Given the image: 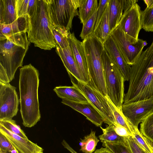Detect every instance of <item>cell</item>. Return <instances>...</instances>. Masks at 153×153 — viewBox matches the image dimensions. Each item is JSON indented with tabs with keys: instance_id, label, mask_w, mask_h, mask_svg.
Returning <instances> with one entry per match:
<instances>
[{
	"instance_id": "obj_1",
	"label": "cell",
	"mask_w": 153,
	"mask_h": 153,
	"mask_svg": "<svg viewBox=\"0 0 153 153\" xmlns=\"http://www.w3.org/2000/svg\"><path fill=\"white\" fill-rule=\"evenodd\" d=\"M129 81L123 103L153 97V40L131 66Z\"/></svg>"
},
{
	"instance_id": "obj_2",
	"label": "cell",
	"mask_w": 153,
	"mask_h": 153,
	"mask_svg": "<svg viewBox=\"0 0 153 153\" xmlns=\"http://www.w3.org/2000/svg\"><path fill=\"white\" fill-rule=\"evenodd\" d=\"M38 70L31 64L20 69L19 88L20 112L25 127L34 126L41 118L38 98Z\"/></svg>"
},
{
	"instance_id": "obj_3",
	"label": "cell",
	"mask_w": 153,
	"mask_h": 153,
	"mask_svg": "<svg viewBox=\"0 0 153 153\" xmlns=\"http://www.w3.org/2000/svg\"><path fill=\"white\" fill-rule=\"evenodd\" d=\"M30 43L26 32L0 40V82L10 83L14 79L17 69L22 67Z\"/></svg>"
},
{
	"instance_id": "obj_4",
	"label": "cell",
	"mask_w": 153,
	"mask_h": 153,
	"mask_svg": "<svg viewBox=\"0 0 153 153\" xmlns=\"http://www.w3.org/2000/svg\"><path fill=\"white\" fill-rule=\"evenodd\" d=\"M27 33L30 42L45 50L56 48L48 12L47 0H38L36 7L29 19Z\"/></svg>"
},
{
	"instance_id": "obj_5",
	"label": "cell",
	"mask_w": 153,
	"mask_h": 153,
	"mask_svg": "<svg viewBox=\"0 0 153 153\" xmlns=\"http://www.w3.org/2000/svg\"><path fill=\"white\" fill-rule=\"evenodd\" d=\"M87 64L89 81L104 97L107 93L105 82L102 54L103 43L91 33L82 41Z\"/></svg>"
},
{
	"instance_id": "obj_6",
	"label": "cell",
	"mask_w": 153,
	"mask_h": 153,
	"mask_svg": "<svg viewBox=\"0 0 153 153\" xmlns=\"http://www.w3.org/2000/svg\"><path fill=\"white\" fill-rule=\"evenodd\" d=\"M102 58L108 96L116 107L122 111L125 95L124 77L105 49L103 51Z\"/></svg>"
},
{
	"instance_id": "obj_7",
	"label": "cell",
	"mask_w": 153,
	"mask_h": 153,
	"mask_svg": "<svg viewBox=\"0 0 153 153\" xmlns=\"http://www.w3.org/2000/svg\"><path fill=\"white\" fill-rule=\"evenodd\" d=\"M51 25L70 30L81 0H47Z\"/></svg>"
},
{
	"instance_id": "obj_8",
	"label": "cell",
	"mask_w": 153,
	"mask_h": 153,
	"mask_svg": "<svg viewBox=\"0 0 153 153\" xmlns=\"http://www.w3.org/2000/svg\"><path fill=\"white\" fill-rule=\"evenodd\" d=\"M73 84L83 93L89 102L103 117L104 123L108 125L116 122L106 97L99 92L89 81L85 83L68 74Z\"/></svg>"
},
{
	"instance_id": "obj_9",
	"label": "cell",
	"mask_w": 153,
	"mask_h": 153,
	"mask_svg": "<svg viewBox=\"0 0 153 153\" xmlns=\"http://www.w3.org/2000/svg\"><path fill=\"white\" fill-rule=\"evenodd\" d=\"M110 35L126 62L130 66L134 64L143 52L144 47L147 44L146 41L140 39L136 43H132L119 25L111 33Z\"/></svg>"
},
{
	"instance_id": "obj_10",
	"label": "cell",
	"mask_w": 153,
	"mask_h": 153,
	"mask_svg": "<svg viewBox=\"0 0 153 153\" xmlns=\"http://www.w3.org/2000/svg\"><path fill=\"white\" fill-rule=\"evenodd\" d=\"M16 89L10 83L0 82V120L12 119L17 115L20 103Z\"/></svg>"
},
{
	"instance_id": "obj_11",
	"label": "cell",
	"mask_w": 153,
	"mask_h": 153,
	"mask_svg": "<svg viewBox=\"0 0 153 153\" xmlns=\"http://www.w3.org/2000/svg\"><path fill=\"white\" fill-rule=\"evenodd\" d=\"M140 7L137 3L124 13L119 26L124 32L128 39L132 43L137 42L142 28Z\"/></svg>"
},
{
	"instance_id": "obj_12",
	"label": "cell",
	"mask_w": 153,
	"mask_h": 153,
	"mask_svg": "<svg viewBox=\"0 0 153 153\" xmlns=\"http://www.w3.org/2000/svg\"><path fill=\"white\" fill-rule=\"evenodd\" d=\"M122 111L128 120L136 127L153 112V97L127 103H123Z\"/></svg>"
},
{
	"instance_id": "obj_13",
	"label": "cell",
	"mask_w": 153,
	"mask_h": 153,
	"mask_svg": "<svg viewBox=\"0 0 153 153\" xmlns=\"http://www.w3.org/2000/svg\"><path fill=\"white\" fill-rule=\"evenodd\" d=\"M0 133L9 140L19 153H43V148L37 143L11 132L0 124Z\"/></svg>"
},
{
	"instance_id": "obj_14",
	"label": "cell",
	"mask_w": 153,
	"mask_h": 153,
	"mask_svg": "<svg viewBox=\"0 0 153 153\" xmlns=\"http://www.w3.org/2000/svg\"><path fill=\"white\" fill-rule=\"evenodd\" d=\"M68 39L69 46L82 74L84 82L87 83L89 81L90 79L83 42L76 39L74 33H69Z\"/></svg>"
},
{
	"instance_id": "obj_15",
	"label": "cell",
	"mask_w": 153,
	"mask_h": 153,
	"mask_svg": "<svg viewBox=\"0 0 153 153\" xmlns=\"http://www.w3.org/2000/svg\"><path fill=\"white\" fill-rule=\"evenodd\" d=\"M136 0H109V16L111 33L119 25L124 13L129 9Z\"/></svg>"
},
{
	"instance_id": "obj_16",
	"label": "cell",
	"mask_w": 153,
	"mask_h": 153,
	"mask_svg": "<svg viewBox=\"0 0 153 153\" xmlns=\"http://www.w3.org/2000/svg\"><path fill=\"white\" fill-rule=\"evenodd\" d=\"M61 102L83 115L97 126L101 127L104 122L102 116L90 102H76L63 99Z\"/></svg>"
},
{
	"instance_id": "obj_17",
	"label": "cell",
	"mask_w": 153,
	"mask_h": 153,
	"mask_svg": "<svg viewBox=\"0 0 153 153\" xmlns=\"http://www.w3.org/2000/svg\"><path fill=\"white\" fill-rule=\"evenodd\" d=\"M103 45L105 50L122 73L125 81H129L131 66L126 62L110 35Z\"/></svg>"
},
{
	"instance_id": "obj_18",
	"label": "cell",
	"mask_w": 153,
	"mask_h": 153,
	"mask_svg": "<svg viewBox=\"0 0 153 153\" xmlns=\"http://www.w3.org/2000/svg\"><path fill=\"white\" fill-rule=\"evenodd\" d=\"M56 51L61 58L68 74H71L76 78L84 82L82 74L69 46L64 48L56 46Z\"/></svg>"
},
{
	"instance_id": "obj_19",
	"label": "cell",
	"mask_w": 153,
	"mask_h": 153,
	"mask_svg": "<svg viewBox=\"0 0 153 153\" xmlns=\"http://www.w3.org/2000/svg\"><path fill=\"white\" fill-rule=\"evenodd\" d=\"M29 17L26 14L17 19L9 25L0 24V40L7 37L27 31L29 27Z\"/></svg>"
},
{
	"instance_id": "obj_20",
	"label": "cell",
	"mask_w": 153,
	"mask_h": 153,
	"mask_svg": "<svg viewBox=\"0 0 153 153\" xmlns=\"http://www.w3.org/2000/svg\"><path fill=\"white\" fill-rule=\"evenodd\" d=\"M53 90L57 96L62 99L76 102H90L81 91L74 85L71 86H57Z\"/></svg>"
},
{
	"instance_id": "obj_21",
	"label": "cell",
	"mask_w": 153,
	"mask_h": 153,
	"mask_svg": "<svg viewBox=\"0 0 153 153\" xmlns=\"http://www.w3.org/2000/svg\"><path fill=\"white\" fill-rule=\"evenodd\" d=\"M16 0H0V24L9 25L17 19Z\"/></svg>"
},
{
	"instance_id": "obj_22",
	"label": "cell",
	"mask_w": 153,
	"mask_h": 153,
	"mask_svg": "<svg viewBox=\"0 0 153 153\" xmlns=\"http://www.w3.org/2000/svg\"><path fill=\"white\" fill-rule=\"evenodd\" d=\"M108 3L93 31L94 34L103 44L110 35Z\"/></svg>"
},
{
	"instance_id": "obj_23",
	"label": "cell",
	"mask_w": 153,
	"mask_h": 153,
	"mask_svg": "<svg viewBox=\"0 0 153 153\" xmlns=\"http://www.w3.org/2000/svg\"><path fill=\"white\" fill-rule=\"evenodd\" d=\"M98 5L97 0H81L78 16L83 25L97 9Z\"/></svg>"
},
{
	"instance_id": "obj_24",
	"label": "cell",
	"mask_w": 153,
	"mask_h": 153,
	"mask_svg": "<svg viewBox=\"0 0 153 153\" xmlns=\"http://www.w3.org/2000/svg\"><path fill=\"white\" fill-rule=\"evenodd\" d=\"M105 97L113 113L116 123L126 128L132 136V133L136 127L134 126L128 120L124 115L122 111L116 107L108 96Z\"/></svg>"
},
{
	"instance_id": "obj_25",
	"label": "cell",
	"mask_w": 153,
	"mask_h": 153,
	"mask_svg": "<svg viewBox=\"0 0 153 153\" xmlns=\"http://www.w3.org/2000/svg\"><path fill=\"white\" fill-rule=\"evenodd\" d=\"M56 46L62 48L69 46L68 36L70 30L51 25Z\"/></svg>"
},
{
	"instance_id": "obj_26",
	"label": "cell",
	"mask_w": 153,
	"mask_h": 153,
	"mask_svg": "<svg viewBox=\"0 0 153 153\" xmlns=\"http://www.w3.org/2000/svg\"><path fill=\"white\" fill-rule=\"evenodd\" d=\"M96 132L91 130L90 133L85 136L83 139H80L79 150L84 153H92L95 151L96 147L100 141L95 135Z\"/></svg>"
},
{
	"instance_id": "obj_27",
	"label": "cell",
	"mask_w": 153,
	"mask_h": 153,
	"mask_svg": "<svg viewBox=\"0 0 153 153\" xmlns=\"http://www.w3.org/2000/svg\"><path fill=\"white\" fill-rule=\"evenodd\" d=\"M103 134L99 136V138L102 143L105 142H119L125 143L127 140L125 137L118 135L115 131L112 124H111L105 128L100 127Z\"/></svg>"
},
{
	"instance_id": "obj_28",
	"label": "cell",
	"mask_w": 153,
	"mask_h": 153,
	"mask_svg": "<svg viewBox=\"0 0 153 153\" xmlns=\"http://www.w3.org/2000/svg\"><path fill=\"white\" fill-rule=\"evenodd\" d=\"M140 131L144 136L153 142V112L141 122Z\"/></svg>"
},
{
	"instance_id": "obj_29",
	"label": "cell",
	"mask_w": 153,
	"mask_h": 153,
	"mask_svg": "<svg viewBox=\"0 0 153 153\" xmlns=\"http://www.w3.org/2000/svg\"><path fill=\"white\" fill-rule=\"evenodd\" d=\"M142 28L147 32H153V5L141 11Z\"/></svg>"
},
{
	"instance_id": "obj_30",
	"label": "cell",
	"mask_w": 153,
	"mask_h": 153,
	"mask_svg": "<svg viewBox=\"0 0 153 153\" xmlns=\"http://www.w3.org/2000/svg\"><path fill=\"white\" fill-rule=\"evenodd\" d=\"M102 146L108 149L113 153H132L127 141L125 143L105 142L102 143Z\"/></svg>"
},
{
	"instance_id": "obj_31",
	"label": "cell",
	"mask_w": 153,
	"mask_h": 153,
	"mask_svg": "<svg viewBox=\"0 0 153 153\" xmlns=\"http://www.w3.org/2000/svg\"><path fill=\"white\" fill-rule=\"evenodd\" d=\"M97 9L85 23L83 25L80 36L83 40L88 36L91 33H93L97 19Z\"/></svg>"
},
{
	"instance_id": "obj_32",
	"label": "cell",
	"mask_w": 153,
	"mask_h": 153,
	"mask_svg": "<svg viewBox=\"0 0 153 153\" xmlns=\"http://www.w3.org/2000/svg\"><path fill=\"white\" fill-rule=\"evenodd\" d=\"M0 124L11 132L25 139H28L24 132L18 126L15 121L12 119L0 120Z\"/></svg>"
},
{
	"instance_id": "obj_33",
	"label": "cell",
	"mask_w": 153,
	"mask_h": 153,
	"mask_svg": "<svg viewBox=\"0 0 153 153\" xmlns=\"http://www.w3.org/2000/svg\"><path fill=\"white\" fill-rule=\"evenodd\" d=\"M132 136L147 153H153L151 147L147 143L145 137L142 134L138 128L136 127L135 128Z\"/></svg>"
},
{
	"instance_id": "obj_34",
	"label": "cell",
	"mask_w": 153,
	"mask_h": 153,
	"mask_svg": "<svg viewBox=\"0 0 153 153\" xmlns=\"http://www.w3.org/2000/svg\"><path fill=\"white\" fill-rule=\"evenodd\" d=\"M29 0H16V3L17 19L27 14Z\"/></svg>"
},
{
	"instance_id": "obj_35",
	"label": "cell",
	"mask_w": 153,
	"mask_h": 153,
	"mask_svg": "<svg viewBox=\"0 0 153 153\" xmlns=\"http://www.w3.org/2000/svg\"><path fill=\"white\" fill-rule=\"evenodd\" d=\"M125 138L132 153H147L132 136Z\"/></svg>"
},
{
	"instance_id": "obj_36",
	"label": "cell",
	"mask_w": 153,
	"mask_h": 153,
	"mask_svg": "<svg viewBox=\"0 0 153 153\" xmlns=\"http://www.w3.org/2000/svg\"><path fill=\"white\" fill-rule=\"evenodd\" d=\"M14 148L9 140L0 133V149L10 152Z\"/></svg>"
},
{
	"instance_id": "obj_37",
	"label": "cell",
	"mask_w": 153,
	"mask_h": 153,
	"mask_svg": "<svg viewBox=\"0 0 153 153\" xmlns=\"http://www.w3.org/2000/svg\"><path fill=\"white\" fill-rule=\"evenodd\" d=\"M112 124L115 131L119 136L124 137H128L132 136L127 129L123 126L116 122Z\"/></svg>"
},
{
	"instance_id": "obj_38",
	"label": "cell",
	"mask_w": 153,
	"mask_h": 153,
	"mask_svg": "<svg viewBox=\"0 0 153 153\" xmlns=\"http://www.w3.org/2000/svg\"><path fill=\"white\" fill-rule=\"evenodd\" d=\"M109 0H100L98 5L97 19L94 27L97 25L99 20L104 11Z\"/></svg>"
},
{
	"instance_id": "obj_39",
	"label": "cell",
	"mask_w": 153,
	"mask_h": 153,
	"mask_svg": "<svg viewBox=\"0 0 153 153\" xmlns=\"http://www.w3.org/2000/svg\"><path fill=\"white\" fill-rule=\"evenodd\" d=\"M38 0H29L28 3L27 14L31 16L34 12L37 4Z\"/></svg>"
},
{
	"instance_id": "obj_40",
	"label": "cell",
	"mask_w": 153,
	"mask_h": 153,
	"mask_svg": "<svg viewBox=\"0 0 153 153\" xmlns=\"http://www.w3.org/2000/svg\"><path fill=\"white\" fill-rule=\"evenodd\" d=\"M64 147L67 149L71 153H78L72 148L64 140H63L61 143Z\"/></svg>"
},
{
	"instance_id": "obj_41",
	"label": "cell",
	"mask_w": 153,
	"mask_h": 153,
	"mask_svg": "<svg viewBox=\"0 0 153 153\" xmlns=\"http://www.w3.org/2000/svg\"><path fill=\"white\" fill-rule=\"evenodd\" d=\"M94 153H113L107 148L101 147L100 149L96 150Z\"/></svg>"
},
{
	"instance_id": "obj_42",
	"label": "cell",
	"mask_w": 153,
	"mask_h": 153,
	"mask_svg": "<svg viewBox=\"0 0 153 153\" xmlns=\"http://www.w3.org/2000/svg\"><path fill=\"white\" fill-rule=\"evenodd\" d=\"M143 1L147 5V7H150L153 5V0H144Z\"/></svg>"
},
{
	"instance_id": "obj_43",
	"label": "cell",
	"mask_w": 153,
	"mask_h": 153,
	"mask_svg": "<svg viewBox=\"0 0 153 153\" xmlns=\"http://www.w3.org/2000/svg\"><path fill=\"white\" fill-rule=\"evenodd\" d=\"M145 138H146L147 143H148L149 144V145H150V146L152 148V149L153 150V142H152L151 141H150L149 140H148L146 137H145Z\"/></svg>"
},
{
	"instance_id": "obj_44",
	"label": "cell",
	"mask_w": 153,
	"mask_h": 153,
	"mask_svg": "<svg viewBox=\"0 0 153 153\" xmlns=\"http://www.w3.org/2000/svg\"><path fill=\"white\" fill-rule=\"evenodd\" d=\"M0 150H1V151L2 153H11V152H9L6 151L2 150L1 149H0Z\"/></svg>"
},
{
	"instance_id": "obj_45",
	"label": "cell",
	"mask_w": 153,
	"mask_h": 153,
	"mask_svg": "<svg viewBox=\"0 0 153 153\" xmlns=\"http://www.w3.org/2000/svg\"><path fill=\"white\" fill-rule=\"evenodd\" d=\"M0 153H2V152L1 150H0Z\"/></svg>"
},
{
	"instance_id": "obj_46",
	"label": "cell",
	"mask_w": 153,
	"mask_h": 153,
	"mask_svg": "<svg viewBox=\"0 0 153 153\" xmlns=\"http://www.w3.org/2000/svg\"><path fill=\"white\" fill-rule=\"evenodd\" d=\"M152 151H153V150L152 149Z\"/></svg>"
}]
</instances>
